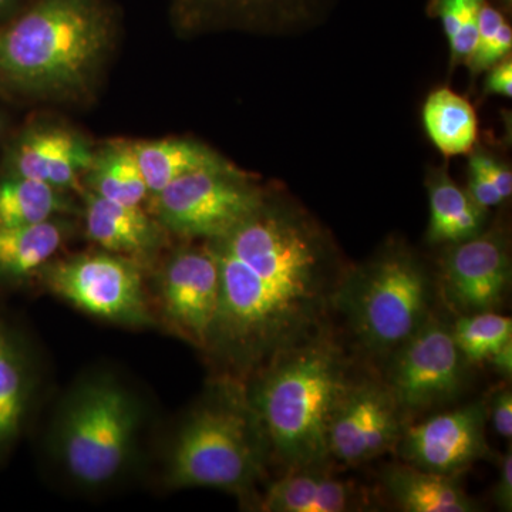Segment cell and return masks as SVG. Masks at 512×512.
<instances>
[{
	"label": "cell",
	"mask_w": 512,
	"mask_h": 512,
	"mask_svg": "<svg viewBox=\"0 0 512 512\" xmlns=\"http://www.w3.org/2000/svg\"><path fill=\"white\" fill-rule=\"evenodd\" d=\"M251 376L245 390L272 456L288 470L328 466L330 420L355 380L328 330L278 353Z\"/></svg>",
	"instance_id": "7a4b0ae2"
},
{
	"label": "cell",
	"mask_w": 512,
	"mask_h": 512,
	"mask_svg": "<svg viewBox=\"0 0 512 512\" xmlns=\"http://www.w3.org/2000/svg\"><path fill=\"white\" fill-rule=\"evenodd\" d=\"M94 151L87 141L62 127L29 131L13 151V175L59 188L82 191L80 175L92 164Z\"/></svg>",
	"instance_id": "5bb4252c"
},
{
	"label": "cell",
	"mask_w": 512,
	"mask_h": 512,
	"mask_svg": "<svg viewBox=\"0 0 512 512\" xmlns=\"http://www.w3.org/2000/svg\"><path fill=\"white\" fill-rule=\"evenodd\" d=\"M468 164L474 165L487 177V180L493 184V187L504 201L510 200L512 194V174L510 168L498 163L494 157L484 153V151H476V153L471 154L470 163Z\"/></svg>",
	"instance_id": "f546056e"
},
{
	"label": "cell",
	"mask_w": 512,
	"mask_h": 512,
	"mask_svg": "<svg viewBox=\"0 0 512 512\" xmlns=\"http://www.w3.org/2000/svg\"><path fill=\"white\" fill-rule=\"evenodd\" d=\"M485 402L436 414L417 424H407L396 450L403 463L421 470L460 477L464 471L490 456L485 437Z\"/></svg>",
	"instance_id": "7c38bea8"
},
{
	"label": "cell",
	"mask_w": 512,
	"mask_h": 512,
	"mask_svg": "<svg viewBox=\"0 0 512 512\" xmlns=\"http://www.w3.org/2000/svg\"><path fill=\"white\" fill-rule=\"evenodd\" d=\"M434 284L426 266L403 248H392L345 272L332 311L345 318L367 352L389 356L429 320Z\"/></svg>",
	"instance_id": "5b68a950"
},
{
	"label": "cell",
	"mask_w": 512,
	"mask_h": 512,
	"mask_svg": "<svg viewBox=\"0 0 512 512\" xmlns=\"http://www.w3.org/2000/svg\"><path fill=\"white\" fill-rule=\"evenodd\" d=\"M494 503L501 511H512V453L511 447L500 458V476L493 493Z\"/></svg>",
	"instance_id": "1f68e13d"
},
{
	"label": "cell",
	"mask_w": 512,
	"mask_h": 512,
	"mask_svg": "<svg viewBox=\"0 0 512 512\" xmlns=\"http://www.w3.org/2000/svg\"><path fill=\"white\" fill-rule=\"evenodd\" d=\"M485 93L500 94V96H512V62L511 56L504 57L494 64L485 79Z\"/></svg>",
	"instance_id": "d6a6232c"
},
{
	"label": "cell",
	"mask_w": 512,
	"mask_h": 512,
	"mask_svg": "<svg viewBox=\"0 0 512 512\" xmlns=\"http://www.w3.org/2000/svg\"><path fill=\"white\" fill-rule=\"evenodd\" d=\"M488 365L493 367L498 376L504 377L505 380L511 379L512 375V340L501 346L490 359L487 360Z\"/></svg>",
	"instance_id": "836d02e7"
},
{
	"label": "cell",
	"mask_w": 512,
	"mask_h": 512,
	"mask_svg": "<svg viewBox=\"0 0 512 512\" xmlns=\"http://www.w3.org/2000/svg\"><path fill=\"white\" fill-rule=\"evenodd\" d=\"M28 403V379L16 343L0 326V446L15 439Z\"/></svg>",
	"instance_id": "d4e9b609"
},
{
	"label": "cell",
	"mask_w": 512,
	"mask_h": 512,
	"mask_svg": "<svg viewBox=\"0 0 512 512\" xmlns=\"http://www.w3.org/2000/svg\"><path fill=\"white\" fill-rule=\"evenodd\" d=\"M133 151L151 197L184 175L231 165L197 141L180 138L138 141Z\"/></svg>",
	"instance_id": "ffe728a7"
},
{
	"label": "cell",
	"mask_w": 512,
	"mask_h": 512,
	"mask_svg": "<svg viewBox=\"0 0 512 512\" xmlns=\"http://www.w3.org/2000/svg\"><path fill=\"white\" fill-rule=\"evenodd\" d=\"M387 357L383 382L407 417L454 402L466 387L470 365L437 316Z\"/></svg>",
	"instance_id": "ba28073f"
},
{
	"label": "cell",
	"mask_w": 512,
	"mask_h": 512,
	"mask_svg": "<svg viewBox=\"0 0 512 512\" xmlns=\"http://www.w3.org/2000/svg\"><path fill=\"white\" fill-rule=\"evenodd\" d=\"M430 201V244H457L483 232L485 210L458 187L446 170H431L427 175Z\"/></svg>",
	"instance_id": "ac0fdd59"
},
{
	"label": "cell",
	"mask_w": 512,
	"mask_h": 512,
	"mask_svg": "<svg viewBox=\"0 0 512 512\" xmlns=\"http://www.w3.org/2000/svg\"><path fill=\"white\" fill-rule=\"evenodd\" d=\"M451 333L468 365H481L512 340V319L494 311L461 315Z\"/></svg>",
	"instance_id": "484cf974"
},
{
	"label": "cell",
	"mask_w": 512,
	"mask_h": 512,
	"mask_svg": "<svg viewBox=\"0 0 512 512\" xmlns=\"http://www.w3.org/2000/svg\"><path fill=\"white\" fill-rule=\"evenodd\" d=\"M485 0H429L427 12L441 22L451 63L467 64L478 39V15Z\"/></svg>",
	"instance_id": "4316f807"
},
{
	"label": "cell",
	"mask_w": 512,
	"mask_h": 512,
	"mask_svg": "<svg viewBox=\"0 0 512 512\" xmlns=\"http://www.w3.org/2000/svg\"><path fill=\"white\" fill-rule=\"evenodd\" d=\"M384 491L406 512H474L476 501L468 497L458 477L421 470L407 463L390 464L382 471Z\"/></svg>",
	"instance_id": "e0dca14e"
},
{
	"label": "cell",
	"mask_w": 512,
	"mask_h": 512,
	"mask_svg": "<svg viewBox=\"0 0 512 512\" xmlns=\"http://www.w3.org/2000/svg\"><path fill=\"white\" fill-rule=\"evenodd\" d=\"M70 232L72 225L64 217L35 225H0V279L25 278L45 268Z\"/></svg>",
	"instance_id": "d6986e66"
},
{
	"label": "cell",
	"mask_w": 512,
	"mask_h": 512,
	"mask_svg": "<svg viewBox=\"0 0 512 512\" xmlns=\"http://www.w3.org/2000/svg\"><path fill=\"white\" fill-rule=\"evenodd\" d=\"M207 244L220 272L207 349L235 373L252 375L325 329L343 274L322 229L305 212L266 200Z\"/></svg>",
	"instance_id": "6da1fadb"
},
{
	"label": "cell",
	"mask_w": 512,
	"mask_h": 512,
	"mask_svg": "<svg viewBox=\"0 0 512 512\" xmlns=\"http://www.w3.org/2000/svg\"><path fill=\"white\" fill-rule=\"evenodd\" d=\"M154 214L168 231L184 238L228 234L268 200L232 165L194 171L153 195Z\"/></svg>",
	"instance_id": "52a82bcc"
},
{
	"label": "cell",
	"mask_w": 512,
	"mask_h": 512,
	"mask_svg": "<svg viewBox=\"0 0 512 512\" xmlns=\"http://www.w3.org/2000/svg\"><path fill=\"white\" fill-rule=\"evenodd\" d=\"M138 426L133 397L109 377L87 380L64 407L57 450L67 474L84 487H100L126 466Z\"/></svg>",
	"instance_id": "8992f818"
},
{
	"label": "cell",
	"mask_w": 512,
	"mask_h": 512,
	"mask_svg": "<svg viewBox=\"0 0 512 512\" xmlns=\"http://www.w3.org/2000/svg\"><path fill=\"white\" fill-rule=\"evenodd\" d=\"M325 0H180L192 18L268 19L298 22L315 16Z\"/></svg>",
	"instance_id": "cb8c5ba5"
},
{
	"label": "cell",
	"mask_w": 512,
	"mask_h": 512,
	"mask_svg": "<svg viewBox=\"0 0 512 512\" xmlns=\"http://www.w3.org/2000/svg\"><path fill=\"white\" fill-rule=\"evenodd\" d=\"M367 507L366 497L349 481L325 468L288 470L266 487L259 510L266 512H349Z\"/></svg>",
	"instance_id": "2e32d148"
},
{
	"label": "cell",
	"mask_w": 512,
	"mask_h": 512,
	"mask_svg": "<svg viewBox=\"0 0 512 512\" xmlns=\"http://www.w3.org/2000/svg\"><path fill=\"white\" fill-rule=\"evenodd\" d=\"M406 426L407 416L383 380L355 379L330 420V460L367 463L396 448Z\"/></svg>",
	"instance_id": "30bf717a"
},
{
	"label": "cell",
	"mask_w": 512,
	"mask_h": 512,
	"mask_svg": "<svg viewBox=\"0 0 512 512\" xmlns=\"http://www.w3.org/2000/svg\"><path fill=\"white\" fill-rule=\"evenodd\" d=\"M512 49V29L505 19V12L485 0L478 15V39L473 55L467 66L471 74L487 72L494 64L510 56Z\"/></svg>",
	"instance_id": "83f0119b"
},
{
	"label": "cell",
	"mask_w": 512,
	"mask_h": 512,
	"mask_svg": "<svg viewBox=\"0 0 512 512\" xmlns=\"http://www.w3.org/2000/svg\"><path fill=\"white\" fill-rule=\"evenodd\" d=\"M487 417L493 424L498 436L511 441L512 437V393L510 387L503 386L491 394L490 400L485 402Z\"/></svg>",
	"instance_id": "f1b7e54d"
},
{
	"label": "cell",
	"mask_w": 512,
	"mask_h": 512,
	"mask_svg": "<svg viewBox=\"0 0 512 512\" xmlns=\"http://www.w3.org/2000/svg\"><path fill=\"white\" fill-rule=\"evenodd\" d=\"M0 133H2V124H0Z\"/></svg>",
	"instance_id": "8d00e7d4"
},
{
	"label": "cell",
	"mask_w": 512,
	"mask_h": 512,
	"mask_svg": "<svg viewBox=\"0 0 512 512\" xmlns=\"http://www.w3.org/2000/svg\"><path fill=\"white\" fill-rule=\"evenodd\" d=\"M86 181L87 191L119 204L141 207L150 195L130 143H111L94 153Z\"/></svg>",
	"instance_id": "603a6c76"
},
{
	"label": "cell",
	"mask_w": 512,
	"mask_h": 512,
	"mask_svg": "<svg viewBox=\"0 0 512 512\" xmlns=\"http://www.w3.org/2000/svg\"><path fill=\"white\" fill-rule=\"evenodd\" d=\"M84 221L87 237L104 251L138 259L156 254L163 242L160 225L146 211L119 204L84 191Z\"/></svg>",
	"instance_id": "9a60e30c"
},
{
	"label": "cell",
	"mask_w": 512,
	"mask_h": 512,
	"mask_svg": "<svg viewBox=\"0 0 512 512\" xmlns=\"http://www.w3.org/2000/svg\"><path fill=\"white\" fill-rule=\"evenodd\" d=\"M113 32L107 0H33L0 29V74L47 96L82 92Z\"/></svg>",
	"instance_id": "3957f363"
},
{
	"label": "cell",
	"mask_w": 512,
	"mask_h": 512,
	"mask_svg": "<svg viewBox=\"0 0 512 512\" xmlns=\"http://www.w3.org/2000/svg\"><path fill=\"white\" fill-rule=\"evenodd\" d=\"M423 123L434 146L447 157L470 153L478 136L477 114L470 101L447 87L430 94Z\"/></svg>",
	"instance_id": "44dd1931"
},
{
	"label": "cell",
	"mask_w": 512,
	"mask_h": 512,
	"mask_svg": "<svg viewBox=\"0 0 512 512\" xmlns=\"http://www.w3.org/2000/svg\"><path fill=\"white\" fill-rule=\"evenodd\" d=\"M510 285L511 256L500 229L451 244L441 258V296L460 316L500 308Z\"/></svg>",
	"instance_id": "8fae6325"
},
{
	"label": "cell",
	"mask_w": 512,
	"mask_h": 512,
	"mask_svg": "<svg viewBox=\"0 0 512 512\" xmlns=\"http://www.w3.org/2000/svg\"><path fill=\"white\" fill-rule=\"evenodd\" d=\"M77 212L66 192L32 178L0 181V225H35Z\"/></svg>",
	"instance_id": "7402d4cb"
},
{
	"label": "cell",
	"mask_w": 512,
	"mask_h": 512,
	"mask_svg": "<svg viewBox=\"0 0 512 512\" xmlns=\"http://www.w3.org/2000/svg\"><path fill=\"white\" fill-rule=\"evenodd\" d=\"M160 292L171 325L207 349L220 301V272L208 244L171 255L161 274Z\"/></svg>",
	"instance_id": "4fadbf2b"
},
{
	"label": "cell",
	"mask_w": 512,
	"mask_h": 512,
	"mask_svg": "<svg viewBox=\"0 0 512 512\" xmlns=\"http://www.w3.org/2000/svg\"><path fill=\"white\" fill-rule=\"evenodd\" d=\"M493 2H497L498 8L503 9L505 13L511 12L512 0H493Z\"/></svg>",
	"instance_id": "d590c367"
},
{
	"label": "cell",
	"mask_w": 512,
	"mask_h": 512,
	"mask_svg": "<svg viewBox=\"0 0 512 512\" xmlns=\"http://www.w3.org/2000/svg\"><path fill=\"white\" fill-rule=\"evenodd\" d=\"M18 2L19 0H0V16L10 12V10L18 5Z\"/></svg>",
	"instance_id": "e575fe53"
},
{
	"label": "cell",
	"mask_w": 512,
	"mask_h": 512,
	"mask_svg": "<svg viewBox=\"0 0 512 512\" xmlns=\"http://www.w3.org/2000/svg\"><path fill=\"white\" fill-rule=\"evenodd\" d=\"M466 191L471 200L485 211L504 202L493 184L487 180V177L471 164H468V187Z\"/></svg>",
	"instance_id": "4dcf8cb0"
},
{
	"label": "cell",
	"mask_w": 512,
	"mask_h": 512,
	"mask_svg": "<svg viewBox=\"0 0 512 512\" xmlns=\"http://www.w3.org/2000/svg\"><path fill=\"white\" fill-rule=\"evenodd\" d=\"M271 444L247 390L235 380L212 387L175 434L167 484L247 495L264 477Z\"/></svg>",
	"instance_id": "277c9868"
},
{
	"label": "cell",
	"mask_w": 512,
	"mask_h": 512,
	"mask_svg": "<svg viewBox=\"0 0 512 512\" xmlns=\"http://www.w3.org/2000/svg\"><path fill=\"white\" fill-rule=\"evenodd\" d=\"M42 271L47 288L80 311L126 325L151 323L143 276L134 259L93 252L47 264Z\"/></svg>",
	"instance_id": "9c48e42d"
}]
</instances>
